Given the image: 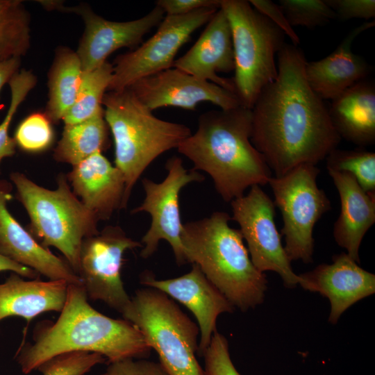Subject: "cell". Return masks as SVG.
Masks as SVG:
<instances>
[{"instance_id": "6da1fadb", "label": "cell", "mask_w": 375, "mask_h": 375, "mask_svg": "<svg viewBox=\"0 0 375 375\" xmlns=\"http://www.w3.org/2000/svg\"><path fill=\"white\" fill-rule=\"evenodd\" d=\"M276 56L277 76L251 109V142L278 177L326 159L341 138L324 101L307 81L303 52L285 42Z\"/></svg>"}, {"instance_id": "7a4b0ae2", "label": "cell", "mask_w": 375, "mask_h": 375, "mask_svg": "<svg viewBox=\"0 0 375 375\" xmlns=\"http://www.w3.org/2000/svg\"><path fill=\"white\" fill-rule=\"evenodd\" d=\"M54 322L35 326L33 342L20 347L16 360L29 374L60 354L84 351L103 356L109 363L147 357L151 349L140 331L125 319L109 317L88 302L83 287L69 284L64 306Z\"/></svg>"}, {"instance_id": "3957f363", "label": "cell", "mask_w": 375, "mask_h": 375, "mask_svg": "<svg viewBox=\"0 0 375 375\" xmlns=\"http://www.w3.org/2000/svg\"><path fill=\"white\" fill-rule=\"evenodd\" d=\"M251 111L242 106L212 110L198 118L196 131L178 146L180 153L212 179L225 201L253 185L267 184L272 171L251 142Z\"/></svg>"}, {"instance_id": "277c9868", "label": "cell", "mask_w": 375, "mask_h": 375, "mask_svg": "<svg viewBox=\"0 0 375 375\" xmlns=\"http://www.w3.org/2000/svg\"><path fill=\"white\" fill-rule=\"evenodd\" d=\"M230 215L217 211L183 224L181 241L187 263L196 264L233 307L245 312L261 304L267 280L253 264Z\"/></svg>"}, {"instance_id": "5b68a950", "label": "cell", "mask_w": 375, "mask_h": 375, "mask_svg": "<svg viewBox=\"0 0 375 375\" xmlns=\"http://www.w3.org/2000/svg\"><path fill=\"white\" fill-rule=\"evenodd\" d=\"M102 106L114 140L115 166L125 181L124 209L147 167L164 152L177 149L192 133L185 124L156 117L128 88L106 92Z\"/></svg>"}, {"instance_id": "8992f818", "label": "cell", "mask_w": 375, "mask_h": 375, "mask_svg": "<svg viewBox=\"0 0 375 375\" xmlns=\"http://www.w3.org/2000/svg\"><path fill=\"white\" fill-rule=\"evenodd\" d=\"M10 177L33 234L44 247L60 251L77 274L83 241L99 232L97 217L73 192L67 176H58L54 190L38 185L21 172H12Z\"/></svg>"}, {"instance_id": "52a82bcc", "label": "cell", "mask_w": 375, "mask_h": 375, "mask_svg": "<svg viewBox=\"0 0 375 375\" xmlns=\"http://www.w3.org/2000/svg\"><path fill=\"white\" fill-rule=\"evenodd\" d=\"M121 314L156 351L169 375H204L196 358L199 326L165 293L139 289Z\"/></svg>"}, {"instance_id": "ba28073f", "label": "cell", "mask_w": 375, "mask_h": 375, "mask_svg": "<svg viewBox=\"0 0 375 375\" xmlns=\"http://www.w3.org/2000/svg\"><path fill=\"white\" fill-rule=\"evenodd\" d=\"M232 34L235 59L233 81L241 106L251 109L262 90L278 74L275 57L284 33L245 0H222Z\"/></svg>"}, {"instance_id": "9c48e42d", "label": "cell", "mask_w": 375, "mask_h": 375, "mask_svg": "<svg viewBox=\"0 0 375 375\" xmlns=\"http://www.w3.org/2000/svg\"><path fill=\"white\" fill-rule=\"evenodd\" d=\"M319 172L316 165L305 163L281 176H272L268 182L275 206L281 212V235L290 262H312L314 226L331 208L328 197L317 183Z\"/></svg>"}, {"instance_id": "30bf717a", "label": "cell", "mask_w": 375, "mask_h": 375, "mask_svg": "<svg viewBox=\"0 0 375 375\" xmlns=\"http://www.w3.org/2000/svg\"><path fill=\"white\" fill-rule=\"evenodd\" d=\"M219 9L205 8L185 15H165L154 35L116 58L107 91L126 89L141 78L172 68L179 49Z\"/></svg>"}, {"instance_id": "8fae6325", "label": "cell", "mask_w": 375, "mask_h": 375, "mask_svg": "<svg viewBox=\"0 0 375 375\" xmlns=\"http://www.w3.org/2000/svg\"><path fill=\"white\" fill-rule=\"evenodd\" d=\"M142 247L117 226H106L86 238L81 247L77 275L88 298L122 313L131 301L122 279L123 256Z\"/></svg>"}, {"instance_id": "7c38bea8", "label": "cell", "mask_w": 375, "mask_h": 375, "mask_svg": "<svg viewBox=\"0 0 375 375\" xmlns=\"http://www.w3.org/2000/svg\"><path fill=\"white\" fill-rule=\"evenodd\" d=\"M165 168L167 174L162 181L156 183L147 178L142 180L145 198L131 213L145 212L151 217V226L142 238L141 257H151L156 251L159 242L164 240L172 247L177 264L183 265L187 262L181 241L183 224L179 210V194L188 184L201 182L205 177L193 169H185L178 156L169 158Z\"/></svg>"}, {"instance_id": "4fadbf2b", "label": "cell", "mask_w": 375, "mask_h": 375, "mask_svg": "<svg viewBox=\"0 0 375 375\" xmlns=\"http://www.w3.org/2000/svg\"><path fill=\"white\" fill-rule=\"evenodd\" d=\"M231 219L240 227L254 266L262 273H277L287 288H295L300 277L293 272L282 244L274 220V202L260 185H256L251 187L247 194L231 201Z\"/></svg>"}, {"instance_id": "5bb4252c", "label": "cell", "mask_w": 375, "mask_h": 375, "mask_svg": "<svg viewBox=\"0 0 375 375\" xmlns=\"http://www.w3.org/2000/svg\"><path fill=\"white\" fill-rule=\"evenodd\" d=\"M42 5L47 9L74 12L82 17L85 29L76 53L83 72L92 71L102 65L119 49L139 46L144 36L165 17L163 10L157 6L139 19L113 22L98 15L85 4L65 7L57 1H44Z\"/></svg>"}, {"instance_id": "9a60e30c", "label": "cell", "mask_w": 375, "mask_h": 375, "mask_svg": "<svg viewBox=\"0 0 375 375\" xmlns=\"http://www.w3.org/2000/svg\"><path fill=\"white\" fill-rule=\"evenodd\" d=\"M128 88L151 111L167 106L194 110L203 101L224 110L241 106L235 93L174 67L141 78Z\"/></svg>"}, {"instance_id": "2e32d148", "label": "cell", "mask_w": 375, "mask_h": 375, "mask_svg": "<svg viewBox=\"0 0 375 375\" xmlns=\"http://www.w3.org/2000/svg\"><path fill=\"white\" fill-rule=\"evenodd\" d=\"M140 283L165 293L192 312L199 328L197 351L199 356H202L217 331L218 316L235 310L196 264H192L189 272L174 278L159 280L148 272L144 273L140 277Z\"/></svg>"}, {"instance_id": "e0dca14e", "label": "cell", "mask_w": 375, "mask_h": 375, "mask_svg": "<svg viewBox=\"0 0 375 375\" xmlns=\"http://www.w3.org/2000/svg\"><path fill=\"white\" fill-rule=\"evenodd\" d=\"M299 276V284L303 289L329 299L328 322L332 324H336L353 304L375 292V275L360 267L346 253L335 255L331 264H320Z\"/></svg>"}, {"instance_id": "ac0fdd59", "label": "cell", "mask_w": 375, "mask_h": 375, "mask_svg": "<svg viewBox=\"0 0 375 375\" xmlns=\"http://www.w3.org/2000/svg\"><path fill=\"white\" fill-rule=\"evenodd\" d=\"M9 188L0 186V253L49 278L81 283L68 262L38 242L12 215L7 203L11 199Z\"/></svg>"}, {"instance_id": "d6986e66", "label": "cell", "mask_w": 375, "mask_h": 375, "mask_svg": "<svg viewBox=\"0 0 375 375\" xmlns=\"http://www.w3.org/2000/svg\"><path fill=\"white\" fill-rule=\"evenodd\" d=\"M172 67L235 93L233 79L217 75L235 69L231 29L221 8L206 24L194 45L175 60Z\"/></svg>"}, {"instance_id": "ffe728a7", "label": "cell", "mask_w": 375, "mask_h": 375, "mask_svg": "<svg viewBox=\"0 0 375 375\" xmlns=\"http://www.w3.org/2000/svg\"><path fill=\"white\" fill-rule=\"evenodd\" d=\"M72 190L98 220H107L122 209L125 181L121 171L97 152L73 166L67 176Z\"/></svg>"}, {"instance_id": "44dd1931", "label": "cell", "mask_w": 375, "mask_h": 375, "mask_svg": "<svg viewBox=\"0 0 375 375\" xmlns=\"http://www.w3.org/2000/svg\"><path fill=\"white\" fill-rule=\"evenodd\" d=\"M375 21L365 22L349 32L326 57L306 62L305 74L315 93L323 101L333 100L355 83L365 79L370 68L367 61L354 53L351 45L360 33L372 28Z\"/></svg>"}, {"instance_id": "7402d4cb", "label": "cell", "mask_w": 375, "mask_h": 375, "mask_svg": "<svg viewBox=\"0 0 375 375\" xmlns=\"http://www.w3.org/2000/svg\"><path fill=\"white\" fill-rule=\"evenodd\" d=\"M327 171L338 192L341 206L333 225V238L353 260L360 263V244L375 222V194L364 191L347 172Z\"/></svg>"}, {"instance_id": "603a6c76", "label": "cell", "mask_w": 375, "mask_h": 375, "mask_svg": "<svg viewBox=\"0 0 375 375\" xmlns=\"http://www.w3.org/2000/svg\"><path fill=\"white\" fill-rule=\"evenodd\" d=\"M65 281L25 280L12 272L0 283V322L20 317L28 322L46 312H60L67 294Z\"/></svg>"}, {"instance_id": "cb8c5ba5", "label": "cell", "mask_w": 375, "mask_h": 375, "mask_svg": "<svg viewBox=\"0 0 375 375\" xmlns=\"http://www.w3.org/2000/svg\"><path fill=\"white\" fill-rule=\"evenodd\" d=\"M331 121L340 135L360 147L375 142V85L362 80L331 100Z\"/></svg>"}, {"instance_id": "d4e9b609", "label": "cell", "mask_w": 375, "mask_h": 375, "mask_svg": "<svg viewBox=\"0 0 375 375\" xmlns=\"http://www.w3.org/2000/svg\"><path fill=\"white\" fill-rule=\"evenodd\" d=\"M83 70L76 53L59 47L48 75L49 100L45 115L53 122L62 120L75 103Z\"/></svg>"}, {"instance_id": "484cf974", "label": "cell", "mask_w": 375, "mask_h": 375, "mask_svg": "<svg viewBox=\"0 0 375 375\" xmlns=\"http://www.w3.org/2000/svg\"><path fill=\"white\" fill-rule=\"evenodd\" d=\"M108 128L103 108L87 120L65 124L54 150V159L73 167L94 153L101 152L108 146Z\"/></svg>"}, {"instance_id": "4316f807", "label": "cell", "mask_w": 375, "mask_h": 375, "mask_svg": "<svg viewBox=\"0 0 375 375\" xmlns=\"http://www.w3.org/2000/svg\"><path fill=\"white\" fill-rule=\"evenodd\" d=\"M30 15L19 0H0V61L24 56L31 44Z\"/></svg>"}, {"instance_id": "83f0119b", "label": "cell", "mask_w": 375, "mask_h": 375, "mask_svg": "<svg viewBox=\"0 0 375 375\" xmlns=\"http://www.w3.org/2000/svg\"><path fill=\"white\" fill-rule=\"evenodd\" d=\"M112 72L113 65L108 61L92 71L83 72L75 103L62 119L65 124L87 120L103 108V98L111 81Z\"/></svg>"}, {"instance_id": "f1b7e54d", "label": "cell", "mask_w": 375, "mask_h": 375, "mask_svg": "<svg viewBox=\"0 0 375 375\" xmlns=\"http://www.w3.org/2000/svg\"><path fill=\"white\" fill-rule=\"evenodd\" d=\"M327 170L351 174L366 192L375 194V153L362 149H333L326 158Z\"/></svg>"}, {"instance_id": "f546056e", "label": "cell", "mask_w": 375, "mask_h": 375, "mask_svg": "<svg viewBox=\"0 0 375 375\" xmlns=\"http://www.w3.org/2000/svg\"><path fill=\"white\" fill-rule=\"evenodd\" d=\"M278 4L292 27L312 28L335 18L325 0H279Z\"/></svg>"}, {"instance_id": "4dcf8cb0", "label": "cell", "mask_w": 375, "mask_h": 375, "mask_svg": "<svg viewBox=\"0 0 375 375\" xmlns=\"http://www.w3.org/2000/svg\"><path fill=\"white\" fill-rule=\"evenodd\" d=\"M16 144L28 152H39L47 149L53 139L50 120L45 114L33 113L17 126L14 138Z\"/></svg>"}, {"instance_id": "1f68e13d", "label": "cell", "mask_w": 375, "mask_h": 375, "mask_svg": "<svg viewBox=\"0 0 375 375\" xmlns=\"http://www.w3.org/2000/svg\"><path fill=\"white\" fill-rule=\"evenodd\" d=\"M106 359L97 353L73 351L60 354L42 363L38 369L42 375H85Z\"/></svg>"}, {"instance_id": "d6a6232c", "label": "cell", "mask_w": 375, "mask_h": 375, "mask_svg": "<svg viewBox=\"0 0 375 375\" xmlns=\"http://www.w3.org/2000/svg\"><path fill=\"white\" fill-rule=\"evenodd\" d=\"M202 356L204 375H241L231 358L227 339L217 331Z\"/></svg>"}, {"instance_id": "836d02e7", "label": "cell", "mask_w": 375, "mask_h": 375, "mask_svg": "<svg viewBox=\"0 0 375 375\" xmlns=\"http://www.w3.org/2000/svg\"><path fill=\"white\" fill-rule=\"evenodd\" d=\"M335 12V18L342 21L352 19H369L375 17L374 0H325Z\"/></svg>"}, {"instance_id": "e575fe53", "label": "cell", "mask_w": 375, "mask_h": 375, "mask_svg": "<svg viewBox=\"0 0 375 375\" xmlns=\"http://www.w3.org/2000/svg\"><path fill=\"white\" fill-rule=\"evenodd\" d=\"M106 375H169L160 362L144 358H127L109 363Z\"/></svg>"}, {"instance_id": "d590c367", "label": "cell", "mask_w": 375, "mask_h": 375, "mask_svg": "<svg viewBox=\"0 0 375 375\" xmlns=\"http://www.w3.org/2000/svg\"><path fill=\"white\" fill-rule=\"evenodd\" d=\"M10 94L9 108L3 120L0 124V164L3 158L10 157L15 153L17 144L15 139L9 135L8 131L12 119L18 107L26 97L25 92L19 88L12 90Z\"/></svg>"}, {"instance_id": "8d00e7d4", "label": "cell", "mask_w": 375, "mask_h": 375, "mask_svg": "<svg viewBox=\"0 0 375 375\" xmlns=\"http://www.w3.org/2000/svg\"><path fill=\"white\" fill-rule=\"evenodd\" d=\"M249 2L258 12L278 26L290 38L293 45L297 46L300 43L299 35L278 3L269 0H250Z\"/></svg>"}, {"instance_id": "74e56055", "label": "cell", "mask_w": 375, "mask_h": 375, "mask_svg": "<svg viewBox=\"0 0 375 375\" xmlns=\"http://www.w3.org/2000/svg\"><path fill=\"white\" fill-rule=\"evenodd\" d=\"M222 0H158L156 6L160 7L166 15L179 16L192 13L205 8H220Z\"/></svg>"}, {"instance_id": "f35d334b", "label": "cell", "mask_w": 375, "mask_h": 375, "mask_svg": "<svg viewBox=\"0 0 375 375\" xmlns=\"http://www.w3.org/2000/svg\"><path fill=\"white\" fill-rule=\"evenodd\" d=\"M11 272L16 273L24 278L31 279L38 276V274L31 268L17 263L0 253V272Z\"/></svg>"}, {"instance_id": "ab89813d", "label": "cell", "mask_w": 375, "mask_h": 375, "mask_svg": "<svg viewBox=\"0 0 375 375\" xmlns=\"http://www.w3.org/2000/svg\"><path fill=\"white\" fill-rule=\"evenodd\" d=\"M21 65L20 58H13L0 61V92L3 85L19 71Z\"/></svg>"}, {"instance_id": "60d3db41", "label": "cell", "mask_w": 375, "mask_h": 375, "mask_svg": "<svg viewBox=\"0 0 375 375\" xmlns=\"http://www.w3.org/2000/svg\"><path fill=\"white\" fill-rule=\"evenodd\" d=\"M102 375H106V373H104V374H103Z\"/></svg>"}, {"instance_id": "b9f144b4", "label": "cell", "mask_w": 375, "mask_h": 375, "mask_svg": "<svg viewBox=\"0 0 375 375\" xmlns=\"http://www.w3.org/2000/svg\"><path fill=\"white\" fill-rule=\"evenodd\" d=\"M1 183H2V182H0V186H1Z\"/></svg>"}]
</instances>
